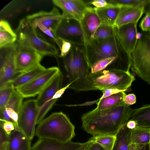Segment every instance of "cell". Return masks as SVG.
<instances>
[{
    "label": "cell",
    "mask_w": 150,
    "mask_h": 150,
    "mask_svg": "<svg viewBox=\"0 0 150 150\" xmlns=\"http://www.w3.org/2000/svg\"><path fill=\"white\" fill-rule=\"evenodd\" d=\"M75 126L62 112H54L38 124L35 135L38 139H48L65 143L75 136Z\"/></svg>",
    "instance_id": "277c9868"
},
{
    "label": "cell",
    "mask_w": 150,
    "mask_h": 150,
    "mask_svg": "<svg viewBox=\"0 0 150 150\" xmlns=\"http://www.w3.org/2000/svg\"><path fill=\"white\" fill-rule=\"evenodd\" d=\"M56 36L72 44L84 45L85 40L80 22L74 19L63 18L56 33Z\"/></svg>",
    "instance_id": "7c38bea8"
},
{
    "label": "cell",
    "mask_w": 150,
    "mask_h": 150,
    "mask_svg": "<svg viewBox=\"0 0 150 150\" xmlns=\"http://www.w3.org/2000/svg\"><path fill=\"white\" fill-rule=\"evenodd\" d=\"M0 49V88L17 76L15 72V43Z\"/></svg>",
    "instance_id": "4fadbf2b"
},
{
    "label": "cell",
    "mask_w": 150,
    "mask_h": 150,
    "mask_svg": "<svg viewBox=\"0 0 150 150\" xmlns=\"http://www.w3.org/2000/svg\"><path fill=\"white\" fill-rule=\"evenodd\" d=\"M17 40V36L6 21L0 22V48H1L14 44Z\"/></svg>",
    "instance_id": "cb8c5ba5"
},
{
    "label": "cell",
    "mask_w": 150,
    "mask_h": 150,
    "mask_svg": "<svg viewBox=\"0 0 150 150\" xmlns=\"http://www.w3.org/2000/svg\"><path fill=\"white\" fill-rule=\"evenodd\" d=\"M23 98L15 89L3 110L0 112V120L13 122L15 126V129H19L18 121Z\"/></svg>",
    "instance_id": "2e32d148"
},
{
    "label": "cell",
    "mask_w": 150,
    "mask_h": 150,
    "mask_svg": "<svg viewBox=\"0 0 150 150\" xmlns=\"http://www.w3.org/2000/svg\"><path fill=\"white\" fill-rule=\"evenodd\" d=\"M126 93L121 91L108 97L100 99L96 103V108L99 110L109 108L124 103V99Z\"/></svg>",
    "instance_id": "d4e9b609"
},
{
    "label": "cell",
    "mask_w": 150,
    "mask_h": 150,
    "mask_svg": "<svg viewBox=\"0 0 150 150\" xmlns=\"http://www.w3.org/2000/svg\"><path fill=\"white\" fill-rule=\"evenodd\" d=\"M60 71L57 67L47 68L42 74L15 90L23 98L35 96L39 95Z\"/></svg>",
    "instance_id": "8fae6325"
},
{
    "label": "cell",
    "mask_w": 150,
    "mask_h": 150,
    "mask_svg": "<svg viewBox=\"0 0 150 150\" xmlns=\"http://www.w3.org/2000/svg\"><path fill=\"white\" fill-rule=\"evenodd\" d=\"M126 126L129 129L132 130L136 127L137 124L134 121L129 120L126 124Z\"/></svg>",
    "instance_id": "f6af8a7d"
},
{
    "label": "cell",
    "mask_w": 150,
    "mask_h": 150,
    "mask_svg": "<svg viewBox=\"0 0 150 150\" xmlns=\"http://www.w3.org/2000/svg\"><path fill=\"white\" fill-rule=\"evenodd\" d=\"M85 150H105L98 143L91 142Z\"/></svg>",
    "instance_id": "ee69618b"
},
{
    "label": "cell",
    "mask_w": 150,
    "mask_h": 150,
    "mask_svg": "<svg viewBox=\"0 0 150 150\" xmlns=\"http://www.w3.org/2000/svg\"><path fill=\"white\" fill-rule=\"evenodd\" d=\"M140 145L132 144L129 146V150H140Z\"/></svg>",
    "instance_id": "c3c4849f"
},
{
    "label": "cell",
    "mask_w": 150,
    "mask_h": 150,
    "mask_svg": "<svg viewBox=\"0 0 150 150\" xmlns=\"http://www.w3.org/2000/svg\"><path fill=\"white\" fill-rule=\"evenodd\" d=\"M86 58L90 68L96 62L108 58L116 57L125 69L129 71L131 58L125 50L115 34L108 38L93 39L85 42Z\"/></svg>",
    "instance_id": "3957f363"
},
{
    "label": "cell",
    "mask_w": 150,
    "mask_h": 150,
    "mask_svg": "<svg viewBox=\"0 0 150 150\" xmlns=\"http://www.w3.org/2000/svg\"><path fill=\"white\" fill-rule=\"evenodd\" d=\"M87 79L93 91L112 88L125 91L130 88L135 78L129 71L110 68L94 73L90 72Z\"/></svg>",
    "instance_id": "5b68a950"
},
{
    "label": "cell",
    "mask_w": 150,
    "mask_h": 150,
    "mask_svg": "<svg viewBox=\"0 0 150 150\" xmlns=\"http://www.w3.org/2000/svg\"><path fill=\"white\" fill-rule=\"evenodd\" d=\"M142 36V33L140 32H137L136 35V38L138 40L140 39Z\"/></svg>",
    "instance_id": "681fc988"
},
{
    "label": "cell",
    "mask_w": 150,
    "mask_h": 150,
    "mask_svg": "<svg viewBox=\"0 0 150 150\" xmlns=\"http://www.w3.org/2000/svg\"><path fill=\"white\" fill-rule=\"evenodd\" d=\"M130 129L126 125L121 128L116 135V139L112 150H129Z\"/></svg>",
    "instance_id": "4316f807"
},
{
    "label": "cell",
    "mask_w": 150,
    "mask_h": 150,
    "mask_svg": "<svg viewBox=\"0 0 150 150\" xmlns=\"http://www.w3.org/2000/svg\"><path fill=\"white\" fill-rule=\"evenodd\" d=\"M36 30L26 18L22 19L15 31L17 36L16 41L35 50L43 57L46 55L58 56L59 52L57 48L39 37Z\"/></svg>",
    "instance_id": "8992f818"
},
{
    "label": "cell",
    "mask_w": 150,
    "mask_h": 150,
    "mask_svg": "<svg viewBox=\"0 0 150 150\" xmlns=\"http://www.w3.org/2000/svg\"><path fill=\"white\" fill-rule=\"evenodd\" d=\"M124 103L128 106L132 105L136 103V96L133 93L126 94L124 97Z\"/></svg>",
    "instance_id": "ab89813d"
},
{
    "label": "cell",
    "mask_w": 150,
    "mask_h": 150,
    "mask_svg": "<svg viewBox=\"0 0 150 150\" xmlns=\"http://www.w3.org/2000/svg\"><path fill=\"white\" fill-rule=\"evenodd\" d=\"M31 140L19 129L9 135L6 150H31Z\"/></svg>",
    "instance_id": "ffe728a7"
},
{
    "label": "cell",
    "mask_w": 150,
    "mask_h": 150,
    "mask_svg": "<svg viewBox=\"0 0 150 150\" xmlns=\"http://www.w3.org/2000/svg\"><path fill=\"white\" fill-rule=\"evenodd\" d=\"M87 5H92L96 8H102L110 6L111 4L109 3L107 0H93L85 1Z\"/></svg>",
    "instance_id": "f35d334b"
},
{
    "label": "cell",
    "mask_w": 150,
    "mask_h": 150,
    "mask_svg": "<svg viewBox=\"0 0 150 150\" xmlns=\"http://www.w3.org/2000/svg\"><path fill=\"white\" fill-rule=\"evenodd\" d=\"M103 93V95L100 98V99L108 97L114 94L121 91L115 89H107L101 91Z\"/></svg>",
    "instance_id": "60d3db41"
},
{
    "label": "cell",
    "mask_w": 150,
    "mask_h": 150,
    "mask_svg": "<svg viewBox=\"0 0 150 150\" xmlns=\"http://www.w3.org/2000/svg\"><path fill=\"white\" fill-rule=\"evenodd\" d=\"M137 24L129 23L119 28L115 27V35L130 58L137 41L136 38Z\"/></svg>",
    "instance_id": "9a60e30c"
},
{
    "label": "cell",
    "mask_w": 150,
    "mask_h": 150,
    "mask_svg": "<svg viewBox=\"0 0 150 150\" xmlns=\"http://www.w3.org/2000/svg\"><path fill=\"white\" fill-rule=\"evenodd\" d=\"M52 2L54 5L62 10L63 18L74 19L79 21L77 16L66 0H53Z\"/></svg>",
    "instance_id": "f1b7e54d"
},
{
    "label": "cell",
    "mask_w": 150,
    "mask_h": 150,
    "mask_svg": "<svg viewBox=\"0 0 150 150\" xmlns=\"http://www.w3.org/2000/svg\"><path fill=\"white\" fill-rule=\"evenodd\" d=\"M15 45V72L17 76L41 65L40 63L43 57L42 55L17 41Z\"/></svg>",
    "instance_id": "9c48e42d"
},
{
    "label": "cell",
    "mask_w": 150,
    "mask_h": 150,
    "mask_svg": "<svg viewBox=\"0 0 150 150\" xmlns=\"http://www.w3.org/2000/svg\"><path fill=\"white\" fill-rule=\"evenodd\" d=\"M116 139L115 135H109L93 136L89 139L100 144L105 150H112Z\"/></svg>",
    "instance_id": "83f0119b"
},
{
    "label": "cell",
    "mask_w": 150,
    "mask_h": 150,
    "mask_svg": "<svg viewBox=\"0 0 150 150\" xmlns=\"http://www.w3.org/2000/svg\"><path fill=\"white\" fill-rule=\"evenodd\" d=\"M91 142V141L89 139L88 141L83 143V144L80 147L76 150H85Z\"/></svg>",
    "instance_id": "bcb514c9"
},
{
    "label": "cell",
    "mask_w": 150,
    "mask_h": 150,
    "mask_svg": "<svg viewBox=\"0 0 150 150\" xmlns=\"http://www.w3.org/2000/svg\"><path fill=\"white\" fill-rule=\"evenodd\" d=\"M38 112L36 99H30L23 103L19 115L18 128L31 141L35 135Z\"/></svg>",
    "instance_id": "30bf717a"
},
{
    "label": "cell",
    "mask_w": 150,
    "mask_h": 150,
    "mask_svg": "<svg viewBox=\"0 0 150 150\" xmlns=\"http://www.w3.org/2000/svg\"><path fill=\"white\" fill-rule=\"evenodd\" d=\"M63 76L61 71L38 95L37 99L38 112L36 124L38 125L54 104L57 100L52 99L57 91L63 87Z\"/></svg>",
    "instance_id": "ba28073f"
},
{
    "label": "cell",
    "mask_w": 150,
    "mask_h": 150,
    "mask_svg": "<svg viewBox=\"0 0 150 150\" xmlns=\"http://www.w3.org/2000/svg\"><path fill=\"white\" fill-rule=\"evenodd\" d=\"M9 137L0 126V150H6Z\"/></svg>",
    "instance_id": "8d00e7d4"
},
{
    "label": "cell",
    "mask_w": 150,
    "mask_h": 150,
    "mask_svg": "<svg viewBox=\"0 0 150 150\" xmlns=\"http://www.w3.org/2000/svg\"><path fill=\"white\" fill-rule=\"evenodd\" d=\"M129 120L136 122V127L150 130V105L132 109Z\"/></svg>",
    "instance_id": "44dd1931"
},
{
    "label": "cell",
    "mask_w": 150,
    "mask_h": 150,
    "mask_svg": "<svg viewBox=\"0 0 150 150\" xmlns=\"http://www.w3.org/2000/svg\"><path fill=\"white\" fill-rule=\"evenodd\" d=\"M99 100L100 99L99 98V99L96 100L91 101H87L81 104L66 105H65L67 107H70L90 106L93 105L95 103H96L99 101Z\"/></svg>",
    "instance_id": "b9f144b4"
},
{
    "label": "cell",
    "mask_w": 150,
    "mask_h": 150,
    "mask_svg": "<svg viewBox=\"0 0 150 150\" xmlns=\"http://www.w3.org/2000/svg\"><path fill=\"white\" fill-rule=\"evenodd\" d=\"M132 110L124 103L101 110L96 107L82 115V127L93 136H116L120 129L126 125Z\"/></svg>",
    "instance_id": "6da1fadb"
},
{
    "label": "cell",
    "mask_w": 150,
    "mask_h": 150,
    "mask_svg": "<svg viewBox=\"0 0 150 150\" xmlns=\"http://www.w3.org/2000/svg\"><path fill=\"white\" fill-rule=\"evenodd\" d=\"M25 18L34 27L37 28L38 25L42 24L55 35L62 19V14L55 7L49 11H40L28 15Z\"/></svg>",
    "instance_id": "5bb4252c"
},
{
    "label": "cell",
    "mask_w": 150,
    "mask_h": 150,
    "mask_svg": "<svg viewBox=\"0 0 150 150\" xmlns=\"http://www.w3.org/2000/svg\"><path fill=\"white\" fill-rule=\"evenodd\" d=\"M77 16L79 22L88 6L85 0H66Z\"/></svg>",
    "instance_id": "1f68e13d"
},
{
    "label": "cell",
    "mask_w": 150,
    "mask_h": 150,
    "mask_svg": "<svg viewBox=\"0 0 150 150\" xmlns=\"http://www.w3.org/2000/svg\"><path fill=\"white\" fill-rule=\"evenodd\" d=\"M37 27L39 28L45 34L51 38L52 40L57 44L59 48H60L61 43V40L60 38H57L50 30L42 24L38 25Z\"/></svg>",
    "instance_id": "e575fe53"
},
{
    "label": "cell",
    "mask_w": 150,
    "mask_h": 150,
    "mask_svg": "<svg viewBox=\"0 0 150 150\" xmlns=\"http://www.w3.org/2000/svg\"><path fill=\"white\" fill-rule=\"evenodd\" d=\"M107 1L109 3L120 8L146 5L149 2V0H108Z\"/></svg>",
    "instance_id": "d6a6232c"
},
{
    "label": "cell",
    "mask_w": 150,
    "mask_h": 150,
    "mask_svg": "<svg viewBox=\"0 0 150 150\" xmlns=\"http://www.w3.org/2000/svg\"><path fill=\"white\" fill-rule=\"evenodd\" d=\"M71 84V83L69 84L58 90L53 96L52 99L57 100L58 98H60L64 93L65 90L67 88H69Z\"/></svg>",
    "instance_id": "7bdbcfd3"
},
{
    "label": "cell",
    "mask_w": 150,
    "mask_h": 150,
    "mask_svg": "<svg viewBox=\"0 0 150 150\" xmlns=\"http://www.w3.org/2000/svg\"><path fill=\"white\" fill-rule=\"evenodd\" d=\"M129 145H143L150 143V130L136 127L130 129Z\"/></svg>",
    "instance_id": "484cf974"
},
{
    "label": "cell",
    "mask_w": 150,
    "mask_h": 150,
    "mask_svg": "<svg viewBox=\"0 0 150 150\" xmlns=\"http://www.w3.org/2000/svg\"><path fill=\"white\" fill-rule=\"evenodd\" d=\"M60 39L61 40V43L60 47L59 48L60 52L58 56L59 57H62L66 55L69 52L71 48L72 44L64 39Z\"/></svg>",
    "instance_id": "d590c367"
},
{
    "label": "cell",
    "mask_w": 150,
    "mask_h": 150,
    "mask_svg": "<svg viewBox=\"0 0 150 150\" xmlns=\"http://www.w3.org/2000/svg\"><path fill=\"white\" fill-rule=\"evenodd\" d=\"M95 9L101 23L114 27L120 11V7L111 4L108 6L99 8H95Z\"/></svg>",
    "instance_id": "7402d4cb"
},
{
    "label": "cell",
    "mask_w": 150,
    "mask_h": 150,
    "mask_svg": "<svg viewBox=\"0 0 150 150\" xmlns=\"http://www.w3.org/2000/svg\"><path fill=\"white\" fill-rule=\"evenodd\" d=\"M149 34H150V31H149Z\"/></svg>",
    "instance_id": "f907efd6"
},
{
    "label": "cell",
    "mask_w": 150,
    "mask_h": 150,
    "mask_svg": "<svg viewBox=\"0 0 150 150\" xmlns=\"http://www.w3.org/2000/svg\"><path fill=\"white\" fill-rule=\"evenodd\" d=\"M64 74V79L67 80L66 86L71 84L68 88L75 92L93 91L87 78L90 68L86 54L84 45L72 44L71 48L64 57H59Z\"/></svg>",
    "instance_id": "7a4b0ae2"
},
{
    "label": "cell",
    "mask_w": 150,
    "mask_h": 150,
    "mask_svg": "<svg viewBox=\"0 0 150 150\" xmlns=\"http://www.w3.org/2000/svg\"><path fill=\"white\" fill-rule=\"evenodd\" d=\"M150 2V0H149Z\"/></svg>",
    "instance_id": "816d5d0a"
},
{
    "label": "cell",
    "mask_w": 150,
    "mask_h": 150,
    "mask_svg": "<svg viewBox=\"0 0 150 150\" xmlns=\"http://www.w3.org/2000/svg\"><path fill=\"white\" fill-rule=\"evenodd\" d=\"M140 150H150V143L140 145Z\"/></svg>",
    "instance_id": "7dc6e473"
},
{
    "label": "cell",
    "mask_w": 150,
    "mask_h": 150,
    "mask_svg": "<svg viewBox=\"0 0 150 150\" xmlns=\"http://www.w3.org/2000/svg\"><path fill=\"white\" fill-rule=\"evenodd\" d=\"M145 6L142 5L134 7L120 8L114 27L119 28L129 23H137L145 12Z\"/></svg>",
    "instance_id": "ac0fdd59"
},
{
    "label": "cell",
    "mask_w": 150,
    "mask_h": 150,
    "mask_svg": "<svg viewBox=\"0 0 150 150\" xmlns=\"http://www.w3.org/2000/svg\"><path fill=\"white\" fill-rule=\"evenodd\" d=\"M80 22L85 42L93 39L96 29L101 23L95 8L89 6L87 7Z\"/></svg>",
    "instance_id": "e0dca14e"
},
{
    "label": "cell",
    "mask_w": 150,
    "mask_h": 150,
    "mask_svg": "<svg viewBox=\"0 0 150 150\" xmlns=\"http://www.w3.org/2000/svg\"><path fill=\"white\" fill-rule=\"evenodd\" d=\"M15 90L10 83L0 88V112L3 110Z\"/></svg>",
    "instance_id": "4dcf8cb0"
},
{
    "label": "cell",
    "mask_w": 150,
    "mask_h": 150,
    "mask_svg": "<svg viewBox=\"0 0 150 150\" xmlns=\"http://www.w3.org/2000/svg\"><path fill=\"white\" fill-rule=\"evenodd\" d=\"M0 126L1 127L6 134L9 136L12 132L15 129L16 127L12 122L0 120Z\"/></svg>",
    "instance_id": "74e56055"
},
{
    "label": "cell",
    "mask_w": 150,
    "mask_h": 150,
    "mask_svg": "<svg viewBox=\"0 0 150 150\" xmlns=\"http://www.w3.org/2000/svg\"><path fill=\"white\" fill-rule=\"evenodd\" d=\"M115 34V27L101 23L96 29L93 39H105L112 36Z\"/></svg>",
    "instance_id": "f546056e"
},
{
    "label": "cell",
    "mask_w": 150,
    "mask_h": 150,
    "mask_svg": "<svg viewBox=\"0 0 150 150\" xmlns=\"http://www.w3.org/2000/svg\"><path fill=\"white\" fill-rule=\"evenodd\" d=\"M41 64L25 73L21 74L10 82L15 89L30 82L43 73L46 70Z\"/></svg>",
    "instance_id": "603a6c76"
},
{
    "label": "cell",
    "mask_w": 150,
    "mask_h": 150,
    "mask_svg": "<svg viewBox=\"0 0 150 150\" xmlns=\"http://www.w3.org/2000/svg\"><path fill=\"white\" fill-rule=\"evenodd\" d=\"M146 14L140 22L139 27L143 32L150 31V7L145 11Z\"/></svg>",
    "instance_id": "836d02e7"
},
{
    "label": "cell",
    "mask_w": 150,
    "mask_h": 150,
    "mask_svg": "<svg viewBox=\"0 0 150 150\" xmlns=\"http://www.w3.org/2000/svg\"><path fill=\"white\" fill-rule=\"evenodd\" d=\"M142 33L131 53V68L138 76L150 85V34Z\"/></svg>",
    "instance_id": "52a82bcc"
},
{
    "label": "cell",
    "mask_w": 150,
    "mask_h": 150,
    "mask_svg": "<svg viewBox=\"0 0 150 150\" xmlns=\"http://www.w3.org/2000/svg\"><path fill=\"white\" fill-rule=\"evenodd\" d=\"M83 144L71 141L63 143L52 139H38L31 150H76Z\"/></svg>",
    "instance_id": "d6986e66"
}]
</instances>
